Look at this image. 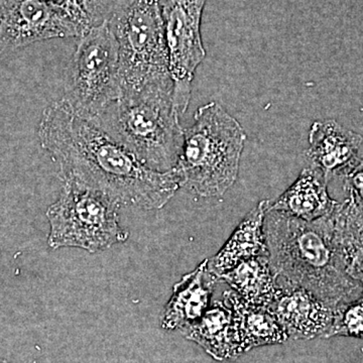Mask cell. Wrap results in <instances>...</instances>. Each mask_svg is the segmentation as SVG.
Masks as SVG:
<instances>
[{"mask_svg":"<svg viewBox=\"0 0 363 363\" xmlns=\"http://www.w3.org/2000/svg\"><path fill=\"white\" fill-rule=\"evenodd\" d=\"M107 23L118 43L121 94L173 81L160 0H133Z\"/></svg>","mask_w":363,"mask_h":363,"instance_id":"5","label":"cell"},{"mask_svg":"<svg viewBox=\"0 0 363 363\" xmlns=\"http://www.w3.org/2000/svg\"><path fill=\"white\" fill-rule=\"evenodd\" d=\"M346 336L363 340V291L334 308L333 321L326 337Z\"/></svg>","mask_w":363,"mask_h":363,"instance_id":"19","label":"cell"},{"mask_svg":"<svg viewBox=\"0 0 363 363\" xmlns=\"http://www.w3.org/2000/svg\"><path fill=\"white\" fill-rule=\"evenodd\" d=\"M247 135L241 124L216 102L196 111L184 130L177 172L181 187L201 197H220L235 183Z\"/></svg>","mask_w":363,"mask_h":363,"instance_id":"4","label":"cell"},{"mask_svg":"<svg viewBox=\"0 0 363 363\" xmlns=\"http://www.w3.org/2000/svg\"><path fill=\"white\" fill-rule=\"evenodd\" d=\"M223 298L233 309L240 355L289 340L285 329L267 308L250 304L234 291H226Z\"/></svg>","mask_w":363,"mask_h":363,"instance_id":"15","label":"cell"},{"mask_svg":"<svg viewBox=\"0 0 363 363\" xmlns=\"http://www.w3.org/2000/svg\"><path fill=\"white\" fill-rule=\"evenodd\" d=\"M173 81L121 94L96 119L105 133L154 171H173L184 143Z\"/></svg>","mask_w":363,"mask_h":363,"instance_id":"3","label":"cell"},{"mask_svg":"<svg viewBox=\"0 0 363 363\" xmlns=\"http://www.w3.org/2000/svg\"><path fill=\"white\" fill-rule=\"evenodd\" d=\"M267 309L292 340L325 338L333 321L334 307L306 289L284 281H278Z\"/></svg>","mask_w":363,"mask_h":363,"instance_id":"10","label":"cell"},{"mask_svg":"<svg viewBox=\"0 0 363 363\" xmlns=\"http://www.w3.org/2000/svg\"><path fill=\"white\" fill-rule=\"evenodd\" d=\"M89 28L44 0H0V52L42 40L80 38Z\"/></svg>","mask_w":363,"mask_h":363,"instance_id":"9","label":"cell"},{"mask_svg":"<svg viewBox=\"0 0 363 363\" xmlns=\"http://www.w3.org/2000/svg\"><path fill=\"white\" fill-rule=\"evenodd\" d=\"M121 203L101 191L63 181L61 195L48 208L52 250L77 247L91 253L123 243L130 233L119 223Z\"/></svg>","mask_w":363,"mask_h":363,"instance_id":"6","label":"cell"},{"mask_svg":"<svg viewBox=\"0 0 363 363\" xmlns=\"http://www.w3.org/2000/svg\"><path fill=\"white\" fill-rule=\"evenodd\" d=\"M131 1L133 0H81V4L91 26H95L111 20L114 13Z\"/></svg>","mask_w":363,"mask_h":363,"instance_id":"20","label":"cell"},{"mask_svg":"<svg viewBox=\"0 0 363 363\" xmlns=\"http://www.w3.org/2000/svg\"><path fill=\"white\" fill-rule=\"evenodd\" d=\"M218 281L207 269V259L189 272L174 286L173 294L164 308L162 328L184 331L197 323L210 307L214 286Z\"/></svg>","mask_w":363,"mask_h":363,"instance_id":"12","label":"cell"},{"mask_svg":"<svg viewBox=\"0 0 363 363\" xmlns=\"http://www.w3.org/2000/svg\"><path fill=\"white\" fill-rule=\"evenodd\" d=\"M40 145L58 164L62 180L101 191L121 205L161 209L181 187L177 169L154 171L89 119L61 101L48 106L39 128Z\"/></svg>","mask_w":363,"mask_h":363,"instance_id":"1","label":"cell"},{"mask_svg":"<svg viewBox=\"0 0 363 363\" xmlns=\"http://www.w3.org/2000/svg\"><path fill=\"white\" fill-rule=\"evenodd\" d=\"M219 279L226 281L243 300L267 308L278 289V276L272 269L269 257L243 260Z\"/></svg>","mask_w":363,"mask_h":363,"instance_id":"18","label":"cell"},{"mask_svg":"<svg viewBox=\"0 0 363 363\" xmlns=\"http://www.w3.org/2000/svg\"><path fill=\"white\" fill-rule=\"evenodd\" d=\"M363 138L343 128L333 119L315 121L309 133V149L306 152L311 166L323 174L329 183L344 176L358 161Z\"/></svg>","mask_w":363,"mask_h":363,"instance_id":"11","label":"cell"},{"mask_svg":"<svg viewBox=\"0 0 363 363\" xmlns=\"http://www.w3.org/2000/svg\"><path fill=\"white\" fill-rule=\"evenodd\" d=\"M264 233L269 264L284 281L306 289L334 308L362 292L344 269L332 213L305 221L267 210Z\"/></svg>","mask_w":363,"mask_h":363,"instance_id":"2","label":"cell"},{"mask_svg":"<svg viewBox=\"0 0 363 363\" xmlns=\"http://www.w3.org/2000/svg\"><path fill=\"white\" fill-rule=\"evenodd\" d=\"M182 334L218 362L240 357L233 309L224 298L214 302L197 323Z\"/></svg>","mask_w":363,"mask_h":363,"instance_id":"16","label":"cell"},{"mask_svg":"<svg viewBox=\"0 0 363 363\" xmlns=\"http://www.w3.org/2000/svg\"><path fill=\"white\" fill-rule=\"evenodd\" d=\"M332 215L344 269L363 291V207L347 197L338 203Z\"/></svg>","mask_w":363,"mask_h":363,"instance_id":"17","label":"cell"},{"mask_svg":"<svg viewBox=\"0 0 363 363\" xmlns=\"http://www.w3.org/2000/svg\"><path fill=\"white\" fill-rule=\"evenodd\" d=\"M323 174L310 164L295 183L269 205V210L283 212L305 221H314L334 211L338 202L331 199Z\"/></svg>","mask_w":363,"mask_h":363,"instance_id":"14","label":"cell"},{"mask_svg":"<svg viewBox=\"0 0 363 363\" xmlns=\"http://www.w3.org/2000/svg\"><path fill=\"white\" fill-rule=\"evenodd\" d=\"M44 1L64 9L67 13L73 16L74 18L82 21V23H86V25L89 26L91 28L89 20H88L82 4H81V0H44Z\"/></svg>","mask_w":363,"mask_h":363,"instance_id":"22","label":"cell"},{"mask_svg":"<svg viewBox=\"0 0 363 363\" xmlns=\"http://www.w3.org/2000/svg\"><path fill=\"white\" fill-rule=\"evenodd\" d=\"M79 39L60 101L72 113L94 121L121 96L118 43L107 21Z\"/></svg>","mask_w":363,"mask_h":363,"instance_id":"7","label":"cell"},{"mask_svg":"<svg viewBox=\"0 0 363 363\" xmlns=\"http://www.w3.org/2000/svg\"><path fill=\"white\" fill-rule=\"evenodd\" d=\"M207 0H164L162 20L174 83V105L179 116L187 111L198 66L206 57L201 37L203 11Z\"/></svg>","mask_w":363,"mask_h":363,"instance_id":"8","label":"cell"},{"mask_svg":"<svg viewBox=\"0 0 363 363\" xmlns=\"http://www.w3.org/2000/svg\"><path fill=\"white\" fill-rule=\"evenodd\" d=\"M344 191L357 204L363 207V157L343 176Z\"/></svg>","mask_w":363,"mask_h":363,"instance_id":"21","label":"cell"},{"mask_svg":"<svg viewBox=\"0 0 363 363\" xmlns=\"http://www.w3.org/2000/svg\"><path fill=\"white\" fill-rule=\"evenodd\" d=\"M271 201L262 200L245 217L220 252L207 259V269L219 279L243 260L269 257L264 222Z\"/></svg>","mask_w":363,"mask_h":363,"instance_id":"13","label":"cell"}]
</instances>
